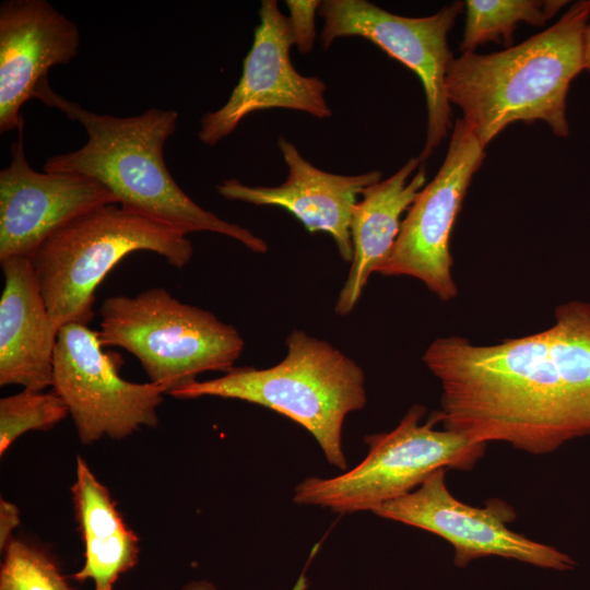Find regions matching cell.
I'll return each mask as SVG.
<instances>
[{"instance_id": "cell-14", "label": "cell", "mask_w": 590, "mask_h": 590, "mask_svg": "<svg viewBox=\"0 0 590 590\" xmlns=\"http://www.w3.org/2000/svg\"><path fill=\"white\" fill-rule=\"evenodd\" d=\"M76 24L46 0H5L0 5V132L24 121L22 106L34 98L51 67L78 55Z\"/></svg>"}, {"instance_id": "cell-11", "label": "cell", "mask_w": 590, "mask_h": 590, "mask_svg": "<svg viewBox=\"0 0 590 590\" xmlns=\"http://www.w3.org/2000/svg\"><path fill=\"white\" fill-rule=\"evenodd\" d=\"M447 471L434 472L417 488L381 505L373 514L442 538L452 545L453 564L460 568L487 556L555 570L576 567L568 554L509 529L516 512L506 502L492 498L484 507H475L458 500L447 487Z\"/></svg>"}, {"instance_id": "cell-13", "label": "cell", "mask_w": 590, "mask_h": 590, "mask_svg": "<svg viewBox=\"0 0 590 590\" xmlns=\"http://www.w3.org/2000/svg\"><path fill=\"white\" fill-rule=\"evenodd\" d=\"M0 170V261L31 258L56 229L97 206L117 203L103 185L85 176L36 172L25 157L24 121Z\"/></svg>"}, {"instance_id": "cell-21", "label": "cell", "mask_w": 590, "mask_h": 590, "mask_svg": "<svg viewBox=\"0 0 590 590\" xmlns=\"http://www.w3.org/2000/svg\"><path fill=\"white\" fill-rule=\"evenodd\" d=\"M2 553L0 590H73L47 551L13 538Z\"/></svg>"}, {"instance_id": "cell-9", "label": "cell", "mask_w": 590, "mask_h": 590, "mask_svg": "<svg viewBox=\"0 0 590 590\" xmlns=\"http://www.w3.org/2000/svg\"><path fill=\"white\" fill-rule=\"evenodd\" d=\"M463 8L464 2L456 1L424 17L397 15L367 0H324L319 8V15L324 21L320 35L323 49L339 37L361 36L420 78L427 108L421 162L430 156L450 128L451 107L445 78L453 57L448 46V33Z\"/></svg>"}, {"instance_id": "cell-3", "label": "cell", "mask_w": 590, "mask_h": 590, "mask_svg": "<svg viewBox=\"0 0 590 590\" xmlns=\"http://www.w3.org/2000/svg\"><path fill=\"white\" fill-rule=\"evenodd\" d=\"M590 0L573 3L548 28L505 50L461 54L448 66L450 104L485 149L512 122L544 121L560 138L569 135L567 94L585 70L583 36Z\"/></svg>"}, {"instance_id": "cell-26", "label": "cell", "mask_w": 590, "mask_h": 590, "mask_svg": "<svg viewBox=\"0 0 590 590\" xmlns=\"http://www.w3.org/2000/svg\"><path fill=\"white\" fill-rule=\"evenodd\" d=\"M308 580L305 573H302L291 590H307Z\"/></svg>"}, {"instance_id": "cell-4", "label": "cell", "mask_w": 590, "mask_h": 590, "mask_svg": "<svg viewBox=\"0 0 590 590\" xmlns=\"http://www.w3.org/2000/svg\"><path fill=\"white\" fill-rule=\"evenodd\" d=\"M286 347L285 357L272 367L234 368L169 396L235 399L273 410L306 428L328 463L346 471L342 428L350 413L366 405L365 374L353 358L303 330L288 334Z\"/></svg>"}, {"instance_id": "cell-7", "label": "cell", "mask_w": 590, "mask_h": 590, "mask_svg": "<svg viewBox=\"0 0 590 590\" xmlns=\"http://www.w3.org/2000/svg\"><path fill=\"white\" fill-rule=\"evenodd\" d=\"M425 413V406L414 404L392 430L366 435L368 452L356 467L333 477L304 479L294 488L293 502L340 515L373 512L411 493L440 469L470 471L486 444L434 428L438 423L434 413L422 423Z\"/></svg>"}, {"instance_id": "cell-10", "label": "cell", "mask_w": 590, "mask_h": 590, "mask_svg": "<svg viewBox=\"0 0 590 590\" xmlns=\"http://www.w3.org/2000/svg\"><path fill=\"white\" fill-rule=\"evenodd\" d=\"M484 157V148L464 121L458 119L439 170L417 193L401 222L390 255L376 273L420 280L442 302L457 296L450 235Z\"/></svg>"}, {"instance_id": "cell-25", "label": "cell", "mask_w": 590, "mask_h": 590, "mask_svg": "<svg viewBox=\"0 0 590 590\" xmlns=\"http://www.w3.org/2000/svg\"><path fill=\"white\" fill-rule=\"evenodd\" d=\"M181 590H217V588L209 580L198 579L186 583Z\"/></svg>"}, {"instance_id": "cell-22", "label": "cell", "mask_w": 590, "mask_h": 590, "mask_svg": "<svg viewBox=\"0 0 590 590\" xmlns=\"http://www.w3.org/2000/svg\"><path fill=\"white\" fill-rule=\"evenodd\" d=\"M290 12L288 21L293 43L297 50L307 54L312 50L316 40L315 16L321 1L318 0H286Z\"/></svg>"}, {"instance_id": "cell-18", "label": "cell", "mask_w": 590, "mask_h": 590, "mask_svg": "<svg viewBox=\"0 0 590 590\" xmlns=\"http://www.w3.org/2000/svg\"><path fill=\"white\" fill-rule=\"evenodd\" d=\"M75 519L84 544V563L72 575L94 590H114L119 577L139 562V538L126 524L108 488L81 456L71 486Z\"/></svg>"}, {"instance_id": "cell-23", "label": "cell", "mask_w": 590, "mask_h": 590, "mask_svg": "<svg viewBox=\"0 0 590 590\" xmlns=\"http://www.w3.org/2000/svg\"><path fill=\"white\" fill-rule=\"evenodd\" d=\"M21 522L17 506L4 498H0V550L5 548L13 539L12 533Z\"/></svg>"}, {"instance_id": "cell-15", "label": "cell", "mask_w": 590, "mask_h": 590, "mask_svg": "<svg viewBox=\"0 0 590 590\" xmlns=\"http://www.w3.org/2000/svg\"><path fill=\"white\" fill-rule=\"evenodd\" d=\"M278 144L288 174L276 187H251L233 178L216 186V191L227 200L253 205H271L287 210L310 233L330 235L340 257L351 262L353 246L350 223L358 196L381 179L379 170L345 176L315 167L297 148L280 137Z\"/></svg>"}, {"instance_id": "cell-6", "label": "cell", "mask_w": 590, "mask_h": 590, "mask_svg": "<svg viewBox=\"0 0 590 590\" xmlns=\"http://www.w3.org/2000/svg\"><path fill=\"white\" fill-rule=\"evenodd\" d=\"M98 339L137 357L150 382L167 394L205 371L234 369L245 343L235 327L212 312L185 304L163 287L130 297L106 298Z\"/></svg>"}, {"instance_id": "cell-19", "label": "cell", "mask_w": 590, "mask_h": 590, "mask_svg": "<svg viewBox=\"0 0 590 590\" xmlns=\"http://www.w3.org/2000/svg\"><path fill=\"white\" fill-rule=\"evenodd\" d=\"M567 3L566 0H468L460 50L474 52L477 46L488 42L510 45L519 23L544 26Z\"/></svg>"}, {"instance_id": "cell-24", "label": "cell", "mask_w": 590, "mask_h": 590, "mask_svg": "<svg viewBox=\"0 0 590 590\" xmlns=\"http://www.w3.org/2000/svg\"><path fill=\"white\" fill-rule=\"evenodd\" d=\"M583 59H585V71L590 74V17L586 25L585 36H583Z\"/></svg>"}, {"instance_id": "cell-12", "label": "cell", "mask_w": 590, "mask_h": 590, "mask_svg": "<svg viewBox=\"0 0 590 590\" xmlns=\"http://www.w3.org/2000/svg\"><path fill=\"white\" fill-rule=\"evenodd\" d=\"M258 14L259 24L238 83L224 106L201 118L198 138L205 145L217 144L246 116L258 110L285 108L321 119L332 114L324 99V82L302 75L291 62V25L278 2L261 1Z\"/></svg>"}, {"instance_id": "cell-2", "label": "cell", "mask_w": 590, "mask_h": 590, "mask_svg": "<svg viewBox=\"0 0 590 590\" xmlns=\"http://www.w3.org/2000/svg\"><path fill=\"white\" fill-rule=\"evenodd\" d=\"M34 98L80 122L88 137L82 148L49 157L44 172L94 179L113 193L117 203L186 235L217 233L253 252L268 251L262 238L201 208L174 180L164 161V145L176 130V110L154 107L131 117L96 114L56 93L48 79L39 83Z\"/></svg>"}, {"instance_id": "cell-17", "label": "cell", "mask_w": 590, "mask_h": 590, "mask_svg": "<svg viewBox=\"0 0 590 590\" xmlns=\"http://www.w3.org/2000/svg\"><path fill=\"white\" fill-rule=\"evenodd\" d=\"M418 157L409 160L391 177L366 187L352 213L350 234L353 258L347 279L341 288L334 311L352 312L371 273L390 255L401 227V215L409 210L426 182V172Z\"/></svg>"}, {"instance_id": "cell-1", "label": "cell", "mask_w": 590, "mask_h": 590, "mask_svg": "<svg viewBox=\"0 0 590 590\" xmlns=\"http://www.w3.org/2000/svg\"><path fill=\"white\" fill-rule=\"evenodd\" d=\"M423 361L441 386L445 429L533 455L590 436V303L570 300L540 332L476 345L435 339Z\"/></svg>"}, {"instance_id": "cell-5", "label": "cell", "mask_w": 590, "mask_h": 590, "mask_svg": "<svg viewBox=\"0 0 590 590\" xmlns=\"http://www.w3.org/2000/svg\"><path fill=\"white\" fill-rule=\"evenodd\" d=\"M143 250L177 269L193 255L185 233L119 203L90 210L51 233L30 260L54 323L87 324L97 286L127 255Z\"/></svg>"}, {"instance_id": "cell-16", "label": "cell", "mask_w": 590, "mask_h": 590, "mask_svg": "<svg viewBox=\"0 0 590 590\" xmlns=\"http://www.w3.org/2000/svg\"><path fill=\"white\" fill-rule=\"evenodd\" d=\"M4 286L0 299V386L44 391L52 386L59 328L46 307L27 257L0 261Z\"/></svg>"}, {"instance_id": "cell-8", "label": "cell", "mask_w": 590, "mask_h": 590, "mask_svg": "<svg viewBox=\"0 0 590 590\" xmlns=\"http://www.w3.org/2000/svg\"><path fill=\"white\" fill-rule=\"evenodd\" d=\"M119 357L103 351L97 331L87 324L60 327L54 353L52 390L69 409L78 437L91 445L123 439L142 427H155L166 393L152 382L121 378Z\"/></svg>"}, {"instance_id": "cell-20", "label": "cell", "mask_w": 590, "mask_h": 590, "mask_svg": "<svg viewBox=\"0 0 590 590\" xmlns=\"http://www.w3.org/2000/svg\"><path fill=\"white\" fill-rule=\"evenodd\" d=\"M69 409L52 390L23 389L0 400V456L23 434L48 430L63 421Z\"/></svg>"}]
</instances>
